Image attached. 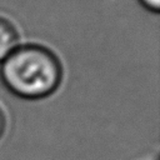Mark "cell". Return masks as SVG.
<instances>
[{
    "label": "cell",
    "instance_id": "cell-1",
    "mask_svg": "<svg viewBox=\"0 0 160 160\" xmlns=\"http://www.w3.org/2000/svg\"><path fill=\"white\" fill-rule=\"evenodd\" d=\"M0 80L15 96L40 100L60 86L62 65L50 49L39 44H20L0 62Z\"/></svg>",
    "mask_w": 160,
    "mask_h": 160
},
{
    "label": "cell",
    "instance_id": "cell-2",
    "mask_svg": "<svg viewBox=\"0 0 160 160\" xmlns=\"http://www.w3.org/2000/svg\"><path fill=\"white\" fill-rule=\"evenodd\" d=\"M20 36L11 21L0 16V62H2L18 46Z\"/></svg>",
    "mask_w": 160,
    "mask_h": 160
},
{
    "label": "cell",
    "instance_id": "cell-3",
    "mask_svg": "<svg viewBox=\"0 0 160 160\" xmlns=\"http://www.w3.org/2000/svg\"><path fill=\"white\" fill-rule=\"evenodd\" d=\"M142 8H145L148 11L151 12H159L160 9V0H139Z\"/></svg>",
    "mask_w": 160,
    "mask_h": 160
},
{
    "label": "cell",
    "instance_id": "cell-4",
    "mask_svg": "<svg viewBox=\"0 0 160 160\" xmlns=\"http://www.w3.org/2000/svg\"><path fill=\"white\" fill-rule=\"evenodd\" d=\"M5 126H6V118H5L2 109L0 108V138L2 136V134L5 131Z\"/></svg>",
    "mask_w": 160,
    "mask_h": 160
}]
</instances>
